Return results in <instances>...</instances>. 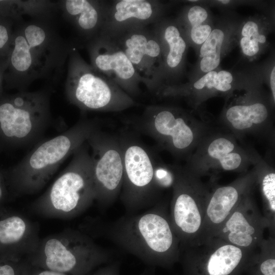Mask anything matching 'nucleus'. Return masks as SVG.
I'll use <instances>...</instances> for the list:
<instances>
[{
    "label": "nucleus",
    "mask_w": 275,
    "mask_h": 275,
    "mask_svg": "<svg viewBox=\"0 0 275 275\" xmlns=\"http://www.w3.org/2000/svg\"><path fill=\"white\" fill-rule=\"evenodd\" d=\"M165 7L158 1L116 0L107 2L100 34L112 36L124 30L148 26L162 18Z\"/></svg>",
    "instance_id": "2eb2a0df"
},
{
    "label": "nucleus",
    "mask_w": 275,
    "mask_h": 275,
    "mask_svg": "<svg viewBox=\"0 0 275 275\" xmlns=\"http://www.w3.org/2000/svg\"><path fill=\"white\" fill-rule=\"evenodd\" d=\"M25 229L24 222L18 216H13L0 221V242L10 244L18 241Z\"/></svg>",
    "instance_id": "cd10ccee"
},
{
    "label": "nucleus",
    "mask_w": 275,
    "mask_h": 275,
    "mask_svg": "<svg viewBox=\"0 0 275 275\" xmlns=\"http://www.w3.org/2000/svg\"><path fill=\"white\" fill-rule=\"evenodd\" d=\"M0 275H14L12 267L8 265L0 266Z\"/></svg>",
    "instance_id": "f704fd0d"
},
{
    "label": "nucleus",
    "mask_w": 275,
    "mask_h": 275,
    "mask_svg": "<svg viewBox=\"0 0 275 275\" xmlns=\"http://www.w3.org/2000/svg\"><path fill=\"white\" fill-rule=\"evenodd\" d=\"M207 152L210 158L218 161L225 171L236 170L242 162V156L237 151L234 144L224 137L212 140L208 146Z\"/></svg>",
    "instance_id": "4be33fe9"
},
{
    "label": "nucleus",
    "mask_w": 275,
    "mask_h": 275,
    "mask_svg": "<svg viewBox=\"0 0 275 275\" xmlns=\"http://www.w3.org/2000/svg\"><path fill=\"white\" fill-rule=\"evenodd\" d=\"M50 89L0 97V149L38 143L51 121Z\"/></svg>",
    "instance_id": "7ed1b4c3"
},
{
    "label": "nucleus",
    "mask_w": 275,
    "mask_h": 275,
    "mask_svg": "<svg viewBox=\"0 0 275 275\" xmlns=\"http://www.w3.org/2000/svg\"><path fill=\"white\" fill-rule=\"evenodd\" d=\"M154 268L150 267L151 269H150L149 268L148 269L145 270L144 272L139 275H155Z\"/></svg>",
    "instance_id": "4c0bfd02"
},
{
    "label": "nucleus",
    "mask_w": 275,
    "mask_h": 275,
    "mask_svg": "<svg viewBox=\"0 0 275 275\" xmlns=\"http://www.w3.org/2000/svg\"><path fill=\"white\" fill-rule=\"evenodd\" d=\"M91 150L95 199L109 207L120 196L123 179V159L118 135L99 129L87 140Z\"/></svg>",
    "instance_id": "9d476101"
},
{
    "label": "nucleus",
    "mask_w": 275,
    "mask_h": 275,
    "mask_svg": "<svg viewBox=\"0 0 275 275\" xmlns=\"http://www.w3.org/2000/svg\"><path fill=\"white\" fill-rule=\"evenodd\" d=\"M263 201V215L268 224L269 235L275 236V173L267 171L257 175Z\"/></svg>",
    "instance_id": "393cba45"
},
{
    "label": "nucleus",
    "mask_w": 275,
    "mask_h": 275,
    "mask_svg": "<svg viewBox=\"0 0 275 275\" xmlns=\"http://www.w3.org/2000/svg\"><path fill=\"white\" fill-rule=\"evenodd\" d=\"M102 228L108 240L150 267L169 268L179 262L180 241L161 204L108 222Z\"/></svg>",
    "instance_id": "f03ea898"
},
{
    "label": "nucleus",
    "mask_w": 275,
    "mask_h": 275,
    "mask_svg": "<svg viewBox=\"0 0 275 275\" xmlns=\"http://www.w3.org/2000/svg\"><path fill=\"white\" fill-rule=\"evenodd\" d=\"M44 253L46 264L51 270L58 272H67L75 268L78 264V257L68 250L57 239L48 240L45 244Z\"/></svg>",
    "instance_id": "412c9836"
},
{
    "label": "nucleus",
    "mask_w": 275,
    "mask_h": 275,
    "mask_svg": "<svg viewBox=\"0 0 275 275\" xmlns=\"http://www.w3.org/2000/svg\"><path fill=\"white\" fill-rule=\"evenodd\" d=\"M3 196V188H2L1 183L0 182V200L2 199Z\"/></svg>",
    "instance_id": "ea45409f"
},
{
    "label": "nucleus",
    "mask_w": 275,
    "mask_h": 275,
    "mask_svg": "<svg viewBox=\"0 0 275 275\" xmlns=\"http://www.w3.org/2000/svg\"><path fill=\"white\" fill-rule=\"evenodd\" d=\"M267 41L266 36L261 26L254 20H248L241 28L239 45L246 57H256Z\"/></svg>",
    "instance_id": "b1692460"
},
{
    "label": "nucleus",
    "mask_w": 275,
    "mask_h": 275,
    "mask_svg": "<svg viewBox=\"0 0 275 275\" xmlns=\"http://www.w3.org/2000/svg\"><path fill=\"white\" fill-rule=\"evenodd\" d=\"M16 22L0 14V58L7 57Z\"/></svg>",
    "instance_id": "c85d7f7f"
},
{
    "label": "nucleus",
    "mask_w": 275,
    "mask_h": 275,
    "mask_svg": "<svg viewBox=\"0 0 275 275\" xmlns=\"http://www.w3.org/2000/svg\"><path fill=\"white\" fill-rule=\"evenodd\" d=\"M225 32L221 29H213L200 48V68L205 73L215 70L219 66L221 52L225 42Z\"/></svg>",
    "instance_id": "5701e85b"
},
{
    "label": "nucleus",
    "mask_w": 275,
    "mask_h": 275,
    "mask_svg": "<svg viewBox=\"0 0 275 275\" xmlns=\"http://www.w3.org/2000/svg\"><path fill=\"white\" fill-rule=\"evenodd\" d=\"M177 22L185 38L198 45L205 42L213 30L207 10L199 5L184 10Z\"/></svg>",
    "instance_id": "6ab92c4d"
},
{
    "label": "nucleus",
    "mask_w": 275,
    "mask_h": 275,
    "mask_svg": "<svg viewBox=\"0 0 275 275\" xmlns=\"http://www.w3.org/2000/svg\"><path fill=\"white\" fill-rule=\"evenodd\" d=\"M65 93L82 111L118 112L141 105L86 62L76 47L68 59Z\"/></svg>",
    "instance_id": "39448f33"
},
{
    "label": "nucleus",
    "mask_w": 275,
    "mask_h": 275,
    "mask_svg": "<svg viewBox=\"0 0 275 275\" xmlns=\"http://www.w3.org/2000/svg\"><path fill=\"white\" fill-rule=\"evenodd\" d=\"M19 11L23 17L32 19L55 22L59 12L57 2L46 0H19Z\"/></svg>",
    "instance_id": "a878e982"
},
{
    "label": "nucleus",
    "mask_w": 275,
    "mask_h": 275,
    "mask_svg": "<svg viewBox=\"0 0 275 275\" xmlns=\"http://www.w3.org/2000/svg\"><path fill=\"white\" fill-rule=\"evenodd\" d=\"M162 52V82L180 73L187 48V40L177 21L160 19L152 24Z\"/></svg>",
    "instance_id": "a211bd4d"
},
{
    "label": "nucleus",
    "mask_w": 275,
    "mask_h": 275,
    "mask_svg": "<svg viewBox=\"0 0 275 275\" xmlns=\"http://www.w3.org/2000/svg\"><path fill=\"white\" fill-rule=\"evenodd\" d=\"M258 251L213 237L202 243L180 248L179 262L183 275H242Z\"/></svg>",
    "instance_id": "6e6552de"
},
{
    "label": "nucleus",
    "mask_w": 275,
    "mask_h": 275,
    "mask_svg": "<svg viewBox=\"0 0 275 275\" xmlns=\"http://www.w3.org/2000/svg\"><path fill=\"white\" fill-rule=\"evenodd\" d=\"M257 182V175H248L230 184L216 187L209 192L205 207L201 243L214 237L242 199L251 194Z\"/></svg>",
    "instance_id": "dca6fc26"
},
{
    "label": "nucleus",
    "mask_w": 275,
    "mask_h": 275,
    "mask_svg": "<svg viewBox=\"0 0 275 275\" xmlns=\"http://www.w3.org/2000/svg\"><path fill=\"white\" fill-rule=\"evenodd\" d=\"M123 159V179L120 198L132 214L154 203L159 191L154 182L156 158L150 148L132 132L118 135Z\"/></svg>",
    "instance_id": "423d86ee"
},
{
    "label": "nucleus",
    "mask_w": 275,
    "mask_h": 275,
    "mask_svg": "<svg viewBox=\"0 0 275 275\" xmlns=\"http://www.w3.org/2000/svg\"><path fill=\"white\" fill-rule=\"evenodd\" d=\"M217 79L220 86V92H228L232 89L233 76L231 72L226 70L219 71L217 74Z\"/></svg>",
    "instance_id": "2f4dec72"
},
{
    "label": "nucleus",
    "mask_w": 275,
    "mask_h": 275,
    "mask_svg": "<svg viewBox=\"0 0 275 275\" xmlns=\"http://www.w3.org/2000/svg\"><path fill=\"white\" fill-rule=\"evenodd\" d=\"M59 12L85 43L98 35L103 26L107 2L95 0L57 1Z\"/></svg>",
    "instance_id": "f3484780"
},
{
    "label": "nucleus",
    "mask_w": 275,
    "mask_h": 275,
    "mask_svg": "<svg viewBox=\"0 0 275 275\" xmlns=\"http://www.w3.org/2000/svg\"><path fill=\"white\" fill-rule=\"evenodd\" d=\"M89 149L86 142L72 154L69 164L51 187L48 198L56 209L70 212L95 199Z\"/></svg>",
    "instance_id": "9b49d317"
},
{
    "label": "nucleus",
    "mask_w": 275,
    "mask_h": 275,
    "mask_svg": "<svg viewBox=\"0 0 275 275\" xmlns=\"http://www.w3.org/2000/svg\"><path fill=\"white\" fill-rule=\"evenodd\" d=\"M7 57L0 58V97L3 94L4 73L6 68Z\"/></svg>",
    "instance_id": "473e14b6"
},
{
    "label": "nucleus",
    "mask_w": 275,
    "mask_h": 275,
    "mask_svg": "<svg viewBox=\"0 0 275 275\" xmlns=\"http://www.w3.org/2000/svg\"><path fill=\"white\" fill-rule=\"evenodd\" d=\"M217 71L216 70L205 73L194 83V89L197 90L205 89L207 90L213 89L217 91L218 84L217 80Z\"/></svg>",
    "instance_id": "7c9ffc66"
},
{
    "label": "nucleus",
    "mask_w": 275,
    "mask_h": 275,
    "mask_svg": "<svg viewBox=\"0 0 275 275\" xmlns=\"http://www.w3.org/2000/svg\"><path fill=\"white\" fill-rule=\"evenodd\" d=\"M242 275H262L254 266L250 265Z\"/></svg>",
    "instance_id": "c9c22d12"
},
{
    "label": "nucleus",
    "mask_w": 275,
    "mask_h": 275,
    "mask_svg": "<svg viewBox=\"0 0 275 275\" xmlns=\"http://www.w3.org/2000/svg\"><path fill=\"white\" fill-rule=\"evenodd\" d=\"M157 161L154 170V182L160 191L172 187L175 179V169Z\"/></svg>",
    "instance_id": "c756f323"
},
{
    "label": "nucleus",
    "mask_w": 275,
    "mask_h": 275,
    "mask_svg": "<svg viewBox=\"0 0 275 275\" xmlns=\"http://www.w3.org/2000/svg\"><path fill=\"white\" fill-rule=\"evenodd\" d=\"M270 86L273 101H275V68L273 67L270 74Z\"/></svg>",
    "instance_id": "72a5a7b5"
},
{
    "label": "nucleus",
    "mask_w": 275,
    "mask_h": 275,
    "mask_svg": "<svg viewBox=\"0 0 275 275\" xmlns=\"http://www.w3.org/2000/svg\"><path fill=\"white\" fill-rule=\"evenodd\" d=\"M226 117L233 128L244 130L264 123L268 117V111L260 102L236 104L228 107Z\"/></svg>",
    "instance_id": "aec40b11"
},
{
    "label": "nucleus",
    "mask_w": 275,
    "mask_h": 275,
    "mask_svg": "<svg viewBox=\"0 0 275 275\" xmlns=\"http://www.w3.org/2000/svg\"><path fill=\"white\" fill-rule=\"evenodd\" d=\"M38 275H65L61 272H56L53 271H44Z\"/></svg>",
    "instance_id": "e433bc0d"
},
{
    "label": "nucleus",
    "mask_w": 275,
    "mask_h": 275,
    "mask_svg": "<svg viewBox=\"0 0 275 275\" xmlns=\"http://www.w3.org/2000/svg\"><path fill=\"white\" fill-rule=\"evenodd\" d=\"M126 121L134 130L153 139L160 147L174 155L184 154L194 141L189 119L179 108L150 105L141 115Z\"/></svg>",
    "instance_id": "1a4fd4ad"
},
{
    "label": "nucleus",
    "mask_w": 275,
    "mask_h": 275,
    "mask_svg": "<svg viewBox=\"0 0 275 275\" xmlns=\"http://www.w3.org/2000/svg\"><path fill=\"white\" fill-rule=\"evenodd\" d=\"M218 2H220L221 3H222L223 4H228V3H229L230 2V1L220 0V1H218Z\"/></svg>",
    "instance_id": "58836bf2"
},
{
    "label": "nucleus",
    "mask_w": 275,
    "mask_h": 275,
    "mask_svg": "<svg viewBox=\"0 0 275 275\" xmlns=\"http://www.w3.org/2000/svg\"><path fill=\"white\" fill-rule=\"evenodd\" d=\"M109 37L126 55L145 80L148 90L156 94L163 86L162 52L152 29L148 26L133 28Z\"/></svg>",
    "instance_id": "f8f14e48"
},
{
    "label": "nucleus",
    "mask_w": 275,
    "mask_h": 275,
    "mask_svg": "<svg viewBox=\"0 0 275 275\" xmlns=\"http://www.w3.org/2000/svg\"><path fill=\"white\" fill-rule=\"evenodd\" d=\"M266 229L267 221L249 194L242 199L214 237L241 249L257 252Z\"/></svg>",
    "instance_id": "4468645a"
},
{
    "label": "nucleus",
    "mask_w": 275,
    "mask_h": 275,
    "mask_svg": "<svg viewBox=\"0 0 275 275\" xmlns=\"http://www.w3.org/2000/svg\"><path fill=\"white\" fill-rule=\"evenodd\" d=\"M100 124L96 118H83L61 134L38 142L8 171V174L22 189L39 187L93 132L100 128Z\"/></svg>",
    "instance_id": "20e7f679"
},
{
    "label": "nucleus",
    "mask_w": 275,
    "mask_h": 275,
    "mask_svg": "<svg viewBox=\"0 0 275 275\" xmlns=\"http://www.w3.org/2000/svg\"><path fill=\"white\" fill-rule=\"evenodd\" d=\"M90 65L118 86L132 98L141 93L146 82L136 71L126 55L107 36L100 34L85 43Z\"/></svg>",
    "instance_id": "ddd939ff"
},
{
    "label": "nucleus",
    "mask_w": 275,
    "mask_h": 275,
    "mask_svg": "<svg viewBox=\"0 0 275 275\" xmlns=\"http://www.w3.org/2000/svg\"><path fill=\"white\" fill-rule=\"evenodd\" d=\"M251 265L262 275H275V236L263 239Z\"/></svg>",
    "instance_id": "bb28decb"
},
{
    "label": "nucleus",
    "mask_w": 275,
    "mask_h": 275,
    "mask_svg": "<svg viewBox=\"0 0 275 275\" xmlns=\"http://www.w3.org/2000/svg\"><path fill=\"white\" fill-rule=\"evenodd\" d=\"M74 47L61 36L55 22L32 19L17 22L7 56L4 88L25 91L36 80L55 83Z\"/></svg>",
    "instance_id": "f257e3e1"
},
{
    "label": "nucleus",
    "mask_w": 275,
    "mask_h": 275,
    "mask_svg": "<svg viewBox=\"0 0 275 275\" xmlns=\"http://www.w3.org/2000/svg\"><path fill=\"white\" fill-rule=\"evenodd\" d=\"M169 217L180 248L201 243L209 194L192 174L175 169Z\"/></svg>",
    "instance_id": "0eeeda50"
},
{
    "label": "nucleus",
    "mask_w": 275,
    "mask_h": 275,
    "mask_svg": "<svg viewBox=\"0 0 275 275\" xmlns=\"http://www.w3.org/2000/svg\"><path fill=\"white\" fill-rule=\"evenodd\" d=\"M189 1V2H197V1H196V0H195V1L190 0V1Z\"/></svg>",
    "instance_id": "a19ab883"
}]
</instances>
